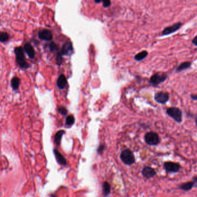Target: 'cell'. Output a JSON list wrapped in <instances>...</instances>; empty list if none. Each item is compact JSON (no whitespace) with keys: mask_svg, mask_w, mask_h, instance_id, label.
I'll list each match as a JSON object with an SVG mask.
<instances>
[{"mask_svg":"<svg viewBox=\"0 0 197 197\" xmlns=\"http://www.w3.org/2000/svg\"><path fill=\"white\" fill-rule=\"evenodd\" d=\"M14 52L16 55V61L17 65L23 69L28 68L30 65L26 61L23 47L21 46L15 47Z\"/></svg>","mask_w":197,"mask_h":197,"instance_id":"1","label":"cell"},{"mask_svg":"<svg viewBox=\"0 0 197 197\" xmlns=\"http://www.w3.org/2000/svg\"><path fill=\"white\" fill-rule=\"evenodd\" d=\"M167 115L174 120L178 123H181L183 121L182 110L177 107H171L167 109Z\"/></svg>","mask_w":197,"mask_h":197,"instance_id":"2","label":"cell"},{"mask_svg":"<svg viewBox=\"0 0 197 197\" xmlns=\"http://www.w3.org/2000/svg\"><path fill=\"white\" fill-rule=\"evenodd\" d=\"M168 78V75L164 72H157L154 74L150 79V83L153 86H157L164 82Z\"/></svg>","mask_w":197,"mask_h":197,"instance_id":"3","label":"cell"},{"mask_svg":"<svg viewBox=\"0 0 197 197\" xmlns=\"http://www.w3.org/2000/svg\"><path fill=\"white\" fill-rule=\"evenodd\" d=\"M122 161L126 165L130 166L135 163V158L133 153L129 150H124L121 154Z\"/></svg>","mask_w":197,"mask_h":197,"instance_id":"4","label":"cell"},{"mask_svg":"<svg viewBox=\"0 0 197 197\" xmlns=\"http://www.w3.org/2000/svg\"><path fill=\"white\" fill-rule=\"evenodd\" d=\"M145 141L149 145L156 146L160 143L159 136L154 132H149L145 135Z\"/></svg>","mask_w":197,"mask_h":197,"instance_id":"5","label":"cell"},{"mask_svg":"<svg viewBox=\"0 0 197 197\" xmlns=\"http://www.w3.org/2000/svg\"><path fill=\"white\" fill-rule=\"evenodd\" d=\"M183 23L182 22H177L171 25H169L168 27H166L162 31L161 35L162 36H167L170 34H172L175 32L178 31L181 27H182Z\"/></svg>","mask_w":197,"mask_h":197,"instance_id":"6","label":"cell"},{"mask_svg":"<svg viewBox=\"0 0 197 197\" xmlns=\"http://www.w3.org/2000/svg\"><path fill=\"white\" fill-rule=\"evenodd\" d=\"M164 168L168 173H176L179 171L181 166L178 163L168 161L164 163Z\"/></svg>","mask_w":197,"mask_h":197,"instance_id":"7","label":"cell"},{"mask_svg":"<svg viewBox=\"0 0 197 197\" xmlns=\"http://www.w3.org/2000/svg\"><path fill=\"white\" fill-rule=\"evenodd\" d=\"M169 100V94L167 92L159 91L154 95V100L160 104H166Z\"/></svg>","mask_w":197,"mask_h":197,"instance_id":"8","label":"cell"},{"mask_svg":"<svg viewBox=\"0 0 197 197\" xmlns=\"http://www.w3.org/2000/svg\"><path fill=\"white\" fill-rule=\"evenodd\" d=\"M73 47L72 43L66 42L63 45L61 50V54L62 55H71L73 53Z\"/></svg>","mask_w":197,"mask_h":197,"instance_id":"9","label":"cell"},{"mask_svg":"<svg viewBox=\"0 0 197 197\" xmlns=\"http://www.w3.org/2000/svg\"><path fill=\"white\" fill-rule=\"evenodd\" d=\"M38 37L40 40L46 41H50L53 39V34L51 31L47 29H44L39 32Z\"/></svg>","mask_w":197,"mask_h":197,"instance_id":"10","label":"cell"},{"mask_svg":"<svg viewBox=\"0 0 197 197\" xmlns=\"http://www.w3.org/2000/svg\"><path fill=\"white\" fill-rule=\"evenodd\" d=\"M143 175L144 177H145L147 179H149L154 176L156 174V172L154 169H153L151 167L149 166H145L144 167L143 170Z\"/></svg>","mask_w":197,"mask_h":197,"instance_id":"11","label":"cell"},{"mask_svg":"<svg viewBox=\"0 0 197 197\" xmlns=\"http://www.w3.org/2000/svg\"><path fill=\"white\" fill-rule=\"evenodd\" d=\"M24 50L27 53L28 57L32 59V58H34L35 57V50H34V47L32 46V45L30 43H26L24 45Z\"/></svg>","mask_w":197,"mask_h":197,"instance_id":"12","label":"cell"},{"mask_svg":"<svg viewBox=\"0 0 197 197\" xmlns=\"http://www.w3.org/2000/svg\"><path fill=\"white\" fill-rule=\"evenodd\" d=\"M57 85L60 89H64L67 86V80L65 76L63 74L61 75L57 82Z\"/></svg>","mask_w":197,"mask_h":197,"instance_id":"13","label":"cell"},{"mask_svg":"<svg viewBox=\"0 0 197 197\" xmlns=\"http://www.w3.org/2000/svg\"><path fill=\"white\" fill-rule=\"evenodd\" d=\"M54 155L55 156V158H56L58 163L62 166H66V161L65 157L61 154V153L56 149L54 150Z\"/></svg>","mask_w":197,"mask_h":197,"instance_id":"14","label":"cell"},{"mask_svg":"<svg viewBox=\"0 0 197 197\" xmlns=\"http://www.w3.org/2000/svg\"><path fill=\"white\" fill-rule=\"evenodd\" d=\"M191 61H185L181 64L176 69V72L179 73L183 71L186 70L190 68L191 66Z\"/></svg>","mask_w":197,"mask_h":197,"instance_id":"15","label":"cell"},{"mask_svg":"<svg viewBox=\"0 0 197 197\" xmlns=\"http://www.w3.org/2000/svg\"><path fill=\"white\" fill-rule=\"evenodd\" d=\"M194 186L195 184L194 181H189L181 184L179 186V189L185 191H189L190 190L192 189Z\"/></svg>","mask_w":197,"mask_h":197,"instance_id":"16","label":"cell"},{"mask_svg":"<svg viewBox=\"0 0 197 197\" xmlns=\"http://www.w3.org/2000/svg\"><path fill=\"white\" fill-rule=\"evenodd\" d=\"M20 83V79L19 78L15 76L11 80V86L12 87L13 90L16 91L19 89V87Z\"/></svg>","mask_w":197,"mask_h":197,"instance_id":"17","label":"cell"},{"mask_svg":"<svg viewBox=\"0 0 197 197\" xmlns=\"http://www.w3.org/2000/svg\"><path fill=\"white\" fill-rule=\"evenodd\" d=\"M65 132L63 130H60L56 133L55 135V138H54V141L57 145H60L61 138H62L63 135L65 134Z\"/></svg>","mask_w":197,"mask_h":197,"instance_id":"18","label":"cell"},{"mask_svg":"<svg viewBox=\"0 0 197 197\" xmlns=\"http://www.w3.org/2000/svg\"><path fill=\"white\" fill-rule=\"evenodd\" d=\"M110 193V185L108 183L104 182L103 184V194L104 197L107 196Z\"/></svg>","mask_w":197,"mask_h":197,"instance_id":"19","label":"cell"},{"mask_svg":"<svg viewBox=\"0 0 197 197\" xmlns=\"http://www.w3.org/2000/svg\"><path fill=\"white\" fill-rule=\"evenodd\" d=\"M148 55V52L144 50L136 55V56L134 57V58H135V60H136L137 61H141L145 58H146Z\"/></svg>","mask_w":197,"mask_h":197,"instance_id":"20","label":"cell"},{"mask_svg":"<svg viewBox=\"0 0 197 197\" xmlns=\"http://www.w3.org/2000/svg\"><path fill=\"white\" fill-rule=\"evenodd\" d=\"M9 40V35L6 32H0V42H6Z\"/></svg>","mask_w":197,"mask_h":197,"instance_id":"21","label":"cell"},{"mask_svg":"<svg viewBox=\"0 0 197 197\" xmlns=\"http://www.w3.org/2000/svg\"><path fill=\"white\" fill-rule=\"evenodd\" d=\"M75 118L72 115H70V116H68L67 118H66V124L67 126H72L73 125L74 123H75Z\"/></svg>","mask_w":197,"mask_h":197,"instance_id":"22","label":"cell"},{"mask_svg":"<svg viewBox=\"0 0 197 197\" xmlns=\"http://www.w3.org/2000/svg\"><path fill=\"white\" fill-rule=\"evenodd\" d=\"M49 49L51 52H57L58 50V47L57 45L55 42H51L49 45Z\"/></svg>","mask_w":197,"mask_h":197,"instance_id":"23","label":"cell"},{"mask_svg":"<svg viewBox=\"0 0 197 197\" xmlns=\"http://www.w3.org/2000/svg\"><path fill=\"white\" fill-rule=\"evenodd\" d=\"M58 112L61 113V115H62L63 116H65L68 113V110H67V109L63 107V106H61L60 108H58Z\"/></svg>","mask_w":197,"mask_h":197,"instance_id":"24","label":"cell"},{"mask_svg":"<svg viewBox=\"0 0 197 197\" xmlns=\"http://www.w3.org/2000/svg\"><path fill=\"white\" fill-rule=\"evenodd\" d=\"M62 55H61V53H58V55L57 56V64L60 65L61 64L62 62Z\"/></svg>","mask_w":197,"mask_h":197,"instance_id":"25","label":"cell"},{"mask_svg":"<svg viewBox=\"0 0 197 197\" xmlns=\"http://www.w3.org/2000/svg\"><path fill=\"white\" fill-rule=\"evenodd\" d=\"M103 7L104 8H108L111 5V1H103Z\"/></svg>","mask_w":197,"mask_h":197,"instance_id":"26","label":"cell"},{"mask_svg":"<svg viewBox=\"0 0 197 197\" xmlns=\"http://www.w3.org/2000/svg\"><path fill=\"white\" fill-rule=\"evenodd\" d=\"M192 43H193V44L194 46H197V35H196V36L194 38V39L192 40Z\"/></svg>","mask_w":197,"mask_h":197,"instance_id":"27","label":"cell"},{"mask_svg":"<svg viewBox=\"0 0 197 197\" xmlns=\"http://www.w3.org/2000/svg\"><path fill=\"white\" fill-rule=\"evenodd\" d=\"M190 97L193 101H197V94H191Z\"/></svg>","mask_w":197,"mask_h":197,"instance_id":"28","label":"cell"},{"mask_svg":"<svg viewBox=\"0 0 197 197\" xmlns=\"http://www.w3.org/2000/svg\"><path fill=\"white\" fill-rule=\"evenodd\" d=\"M193 181L194 182L195 186H197V176H195V177L193 178Z\"/></svg>","mask_w":197,"mask_h":197,"instance_id":"29","label":"cell"},{"mask_svg":"<svg viewBox=\"0 0 197 197\" xmlns=\"http://www.w3.org/2000/svg\"><path fill=\"white\" fill-rule=\"evenodd\" d=\"M103 149H104V146H103V145L100 146L99 148L98 152H100V151H103Z\"/></svg>","mask_w":197,"mask_h":197,"instance_id":"30","label":"cell"},{"mask_svg":"<svg viewBox=\"0 0 197 197\" xmlns=\"http://www.w3.org/2000/svg\"><path fill=\"white\" fill-rule=\"evenodd\" d=\"M195 122H196V126L197 127V115L196 116V118H195Z\"/></svg>","mask_w":197,"mask_h":197,"instance_id":"31","label":"cell"},{"mask_svg":"<svg viewBox=\"0 0 197 197\" xmlns=\"http://www.w3.org/2000/svg\"><path fill=\"white\" fill-rule=\"evenodd\" d=\"M101 2V1H95V2H96V3H100Z\"/></svg>","mask_w":197,"mask_h":197,"instance_id":"32","label":"cell"}]
</instances>
